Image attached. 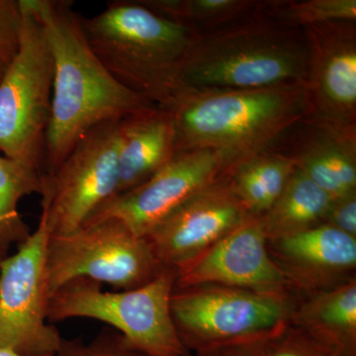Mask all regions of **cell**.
Listing matches in <instances>:
<instances>
[{
	"mask_svg": "<svg viewBox=\"0 0 356 356\" xmlns=\"http://www.w3.org/2000/svg\"><path fill=\"white\" fill-rule=\"evenodd\" d=\"M0 356H28L21 355V353H16V351L7 350V348H0Z\"/></svg>",
	"mask_w": 356,
	"mask_h": 356,
	"instance_id": "f1b7e54d",
	"label": "cell"
},
{
	"mask_svg": "<svg viewBox=\"0 0 356 356\" xmlns=\"http://www.w3.org/2000/svg\"><path fill=\"white\" fill-rule=\"evenodd\" d=\"M268 14L283 24L309 27L332 21H355V0H306L271 4Z\"/></svg>",
	"mask_w": 356,
	"mask_h": 356,
	"instance_id": "603a6c76",
	"label": "cell"
},
{
	"mask_svg": "<svg viewBox=\"0 0 356 356\" xmlns=\"http://www.w3.org/2000/svg\"><path fill=\"white\" fill-rule=\"evenodd\" d=\"M48 227L43 215L38 226L0 261V348L28 356H55L63 337L48 320L44 280Z\"/></svg>",
	"mask_w": 356,
	"mask_h": 356,
	"instance_id": "30bf717a",
	"label": "cell"
},
{
	"mask_svg": "<svg viewBox=\"0 0 356 356\" xmlns=\"http://www.w3.org/2000/svg\"><path fill=\"white\" fill-rule=\"evenodd\" d=\"M248 216L224 173L178 206L144 238L161 266L177 273Z\"/></svg>",
	"mask_w": 356,
	"mask_h": 356,
	"instance_id": "7c38bea8",
	"label": "cell"
},
{
	"mask_svg": "<svg viewBox=\"0 0 356 356\" xmlns=\"http://www.w3.org/2000/svg\"><path fill=\"white\" fill-rule=\"evenodd\" d=\"M289 324L337 356H356V277L300 299Z\"/></svg>",
	"mask_w": 356,
	"mask_h": 356,
	"instance_id": "ac0fdd59",
	"label": "cell"
},
{
	"mask_svg": "<svg viewBox=\"0 0 356 356\" xmlns=\"http://www.w3.org/2000/svg\"><path fill=\"white\" fill-rule=\"evenodd\" d=\"M332 201L296 166L280 197L261 216L268 242L325 224Z\"/></svg>",
	"mask_w": 356,
	"mask_h": 356,
	"instance_id": "d6986e66",
	"label": "cell"
},
{
	"mask_svg": "<svg viewBox=\"0 0 356 356\" xmlns=\"http://www.w3.org/2000/svg\"><path fill=\"white\" fill-rule=\"evenodd\" d=\"M315 124L292 158L332 199L356 191L355 127Z\"/></svg>",
	"mask_w": 356,
	"mask_h": 356,
	"instance_id": "e0dca14e",
	"label": "cell"
},
{
	"mask_svg": "<svg viewBox=\"0 0 356 356\" xmlns=\"http://www.w3.org/2000/svg\"><path fill=\"white\" fill-rule=\"evenodd\" d=\"M22 36L17 57L0 81V153L44 177L55 62L33 0H20Z\"/></svg>",
	"mask_w": 356,
	"mask_h": 356,
	"instance_id": "52a82bcc",
	"label": "cell"
},
{
	"mask_svg": "<svg viewBox=\"0 0 356 356\" xmlns=\"http://www.w3.org/2000/svg\"><path fill=\"white\" fill-rule=\"evenodd\" d=\"M267 341L229 344L200 351L196 356H264Z\"/></svg>",
	"mask_w": 356,
	"mask_h": 356,
	"instance_id": "83f0119b",
	"label": "cell"
},
{
	"mask_svg": "<svg viewBox=\"0 0 356 356\" xmlns=\"http://www.w3.org/2000/svg\"><path fill=\"white\" fill-rule=\"evenodd\" d=\"M33 4L55 62L44 153V177H48L89 130L154 105L124 88L105 69L84 37L74 2L33 0Z\"/></svg>",
	"mask_w": 356,
	"mask_h": 356,
	"instance_id": "6da1fadb",
	"label": "cell"
},
{
	"mask_svg": "<svg viewBox=\"0 0 356 356\" xmlns=\"http://www.w3.org/2000/svg\"><path fill=\"white\" fill-rule=\"evenodd\" d=\"M22 26L20 0H0V81L19 53Z\"/></svg>",
	"mask_w": 356,
	"mask_h": 356,
	"instance_id": "d4e9b609",
	"label": "cell"
},
{
	"mask_svg": "<svg viewBox=\"0 0 356 356\" xmlns=\"http://www.w3.org/2000/svg\"><path fill=\"white\" fill-rule=\"evenodd\" d=\"M325 224L356 238V191L332 199Z\"/></svg>",
	"mask_w": 356,
	"mask_h": 356,
	"instance_id": "4316f807",
	"label": "cell"
},
{
	"mask_svg": "<svg viewBox=\"0 0 356 356\" xmlns=\"http://www.w3.org/2000/svg\"><path fill=\"white\" fill-rule=\"evenodd\" d=\"M4 254H6V250L0 247V261H1V259H3V257H4Z\"/></svg>",
	"mask_w": 356,
	"mask_h": 356,
	"instance_id": "f546056e",
	"label": "cell"
},
{
	"mask_svg": "<svg viewBox=\"0 0 356 356\" xmlns=\"http://www.w3.org/2000/svg\"><path fill=\"white\" fill-rule=\"evenodd\" d=\"M43 191L44 175L38 170L0 154V247L19 245L30 236L18 206L25 196Z\"/></svg>",
	"mask_w": 356,
	"mask_h": 356,
	"instance_id": "44dd1931",
	"label": "cell"
},
{
	"mask_svg": "<svg viewBox=\"0 0 356 356\" xmlns=\"http://www.w3.org/2000/svg\"><path fill=\"white\" fill-rule=\"evenodd\" d=\"M264 356H337L334 351L298 327L288 325L269 339Z\"/></svg>",
	"mask_w": 356,
	"mask_h": 356,
	"instance_id": "484cf974",
	"label": "cell"
},
{
	"mask_svg": "<svg viewBox=\"0 0 356 356\" xmlns=\"http://www.w3.org/2000/svg\"><path fill=\"white\" fill-rule=\"evenodd\" d=\"M308 69L305 34L268 15L207 35L196 33L181 79L191 91L245 90L306 86Z\"/></svg>",
	"mask_w": 356,
	"mask_h": 356,
	"instance_id": "277c9868",
	"label": "cell"
},
{
	"mask_svg": "<svg viewBox=\"0 0 356 356\" xmlns=\"http://www.w3.org/2000/svg\"><path fill=\"white\" fill-rule=\"evenodd\" d=\"M291 156L261 153L226 170L232 191L252 216H262L280 197L295 168Z\"/></svg>",
	"mask_w": 356,
	"mask_h": 356,
	"instance_id": "ffe728a7",
	"label": "cell"
},
{
	"mask_svg": "<svg viewBox=\"0 0 356 356\" xmlns=\"http://www.w3.org/2000/svg\"><path fill=\"white\" fill-rule=\"evenodd\" d=\"M268 248L300 299L356 277V238L329 225L268 242Z\"/></svg>",
	"mask_w": 356,
	"mask_h": 356,
	"instance_id": "9a60e30c",
	"label": "cell"
},
{
	"mask_svg": "<svg viewBox=\"0 0 356 356\" xmlns=\"http://www.w3.org/2000/svg\"><path fill=\"white\" fill-rule=\"evenodd\" d=\"M163 267L144 236L105 219L60 236H49L44 280L49 299L70 281L88 280L116 290L142 286Z\"/></svg>",
	"mask_w": 356,
	"mask_h": 356,
	"instance_id": "ba28073f",
	"label": "cell"
},
{
	"mask_svg": "<svg viewBox=\"0 0 356 356\" xmlns=\"http://www.w3.org/2000/svg\"><path fill=\"white\" fill-rule=\"evenodd\" d=\"M84 37L98 60L124 88L170 110L193 92L181 79L196 30L139 1L118 0L92 17L81 16Z\"/></svg>",
	"mask_w": 356,
	"mask_h": 356,
	"instance_id": "7a4b0ae2",
	"label": "cell"
},
{
	"mask_svg": "<svg viewBox=\"0 0 356 356\" xmlns=\"http://www.w3.org/2000/svg\"><path fill=\"white\" fill-rule=\"evenodd\" d=\"M55 356H147L135 350L123 336L115 330L104 329L90 343L81 339L63 337Z\"/></svg>",
	"mask_w": 356,
	"mask_h": 356,
	"instance_id": "cb8c5ba5",
	"label": "cell"
},
{
	"mask_svg": "<svg viewBox=\"0 0 356 356\" xmlns=\"http://www.w3.org/2000/svg\"><path fill=\"white\" fill-rule=\"evenodd\" d=\"M199 285L295 294L269 252L261 217L252 215L175 273V288Z\"/></svg>",
	"mask_w": 356,
	"mask_h": 356,
	"instance_id": "4fadbf2b",
	"label": "cell"
},
{
	"mask_svg": "<svg viewBox=\"0 0 356 356\" xmlns=\"http://www.w3.org/2000/svg\"><path fill=\"white\" fill-rule=\"evenodd\" d=\"M355 21L304 28L309 49V116L337 127H355Z\"/></svg>",
	"mask_w": 356,
	"mask_h": 356,
	"instance_id": "5bb4252c",
	"label": "cell"
},
{
	"mask_svg": "<svg viewBox=\"0 0 356 356\" xmlns=\"http://www.w3.org/2000/svg\"><path fill=\"white\" fill-rule=\"evenodd\" d=\"M168 111L175 125L177 153L212 149L221 154L231 168L264 153L281 134L307 116L308 92L305 84L193 91Z\"/></svg>",
	"mask_w": 356,
	"mask_h": 356,
	"instance_id": "3957f363",
	"label": "cell"
},
{
	"mask_svg": "<svg viewBox=\"0 0 356 356\" xmlns=\"http://www.w3.org/2000/svg\"><path fill=\"white\" fill-rule=\"evenodd\" d=\"M299 300L293 293L199 285L175 287L170 308L180 341L197 353L273 339L289 325Z\"/></svg>",
	"mask_w": 356,
	"mask_h": 356,
	"instance_id": "8992f818",
	"label": "cell"
},
{
	"mask_svg": "<svg viewBox=\"0 0 356 356\" xmlns=\"http://www.w3.org/2000/svg\"><path fill=\"white\" fill-rule=\"evenodd\" d=\"M165 17L191 26H217L236 20L257 6L248 0H140Z\"/></svg>",
	"mask_w": 356,
	"mask_h": 356,
	"instance_id": "7402d4cb",
	"label": "cell"
},
{
	"mask_svg": "<svg viewBox=\"0 0 356 356\" xmlns=\"http://www.w3.org/2000/svg\"><path fill=\"white\" fill-rule=\"evenodd\" d=\"M119 123L104 122L89 130L57 170L44 177L41 215L50 236L81 228L118 193Z\"/></svg>",
	"mask_w": 356,
	"mask_h": 356,
	"instance_id": "9c48e42d",
	"label": "cell"
},
{
	"mask_svg": "<svg viewBox=\"0 0 356 356\" xmlns=\"http://www.w3.org/2000/svg\"><path fill=\"white\" fill-rule=\"evenodd\" d=\"M118 194L132 191L165 165L175 151V130L168 109L151 106L119 123Z\"/></svg>",
	"mask_w": 356,
	"mask_h": 356,
	"instance_id": "2e32d148",
	"label": "cell"
},
{
	"mask_svg": "<svg viewBox=\"0 0 356 356\" xmlns=\"http://www.w3.org/2000/svg\"><path fill=\"white\" fill-rule=\"evenodd\" d=\"M229 165L212 149L177 152L153 177L102 206L86 224L117 219L145 236L185 201L221 177Z\"/></svg>",
	"mask_w": 356,
	"mask_h": 356,
	"instance_id": "8fae6325",
	"label": "cell"
},
{
	"mask_svg": "<svg viewBox=\"0 0 356 356\" xmlns=\"http://www.w3.org/2000/svg\"><path fill=\"white\" fill-rule=\"evenodd\" d=\"M175 271L163 267L153 280L130 290L109 292L88 280L70 281L49 299L51 324L91 318L120 332L147 356H188L175 329L170 308Z\"/></svg>",
	"mask_w": 356,
	"mask_h": 356,
	"instance_id": "5b68a950",
	"label": "cell"
}]
</instances>
